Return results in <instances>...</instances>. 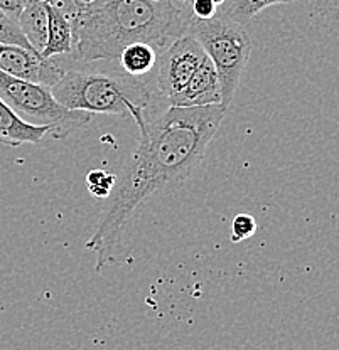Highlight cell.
I'll list each match as a JSON object with an SVG mask.
<instances>
[{
	"instance_id": "1",
	"label": "cell",
	"mask_w": 339,
	"mask_h": 350,
	"mask_svg": "<svg viewBox=\"0 0 339 350\" xmlns=\"http://www.w3.org/2000/svg\"><path fill=\"white\" fill-rule=\"evenodd\" d=\"M226 109L223 105L167 107L136 123V150L116 175L110 204L86 243V250L97 254V271L120 261L127 226L138 207L160 192L179 187L201 165Z\"/></svg>"
},
{
	"instance_id": "2",
	"label": "cell",
	"mask_w": 339,
	"mask_h": 350,
	"mask_svg": "<svg viewBox=\"0 0 339 350\" xmlns=\"http://www.w3.org/2000/svg\"><path fill=\"white\" fill-rule=\"evenodd\" d=\"M188 19L173 0H93L73 24V59L118 61L127 46L145 42L159 53L188 32Z\"/></svg>"
},
{
	"instance_id": "3",
	"label": "cell",
	"mask_w": 339,
	"mask_h": 350,
	"mask_svg": "<svg viewBox=\"0 0 339 350\" xmlns=\"http://www.w3.org/2000/svg\"><path fill=\"white\" fill-rule=\"evenodd\" d=\"M54 98L75 111L130 116L134 122L159 113L162 96L154 81H145L127 72H98L66 69L53 88Z\"/></svg>"
},
{
	"instance_id": "4",
	"label": "cell",
	"mask_w": 339,
	"mask_h": 350,
	"mask_svg": "<svg viewBox=\"0 0 339 350\" xmlns=\"http://www.w3.org/2000/svg\"><path fill=\"white\" fill-rule=\"evenodd\" d=\"M188 32L213 61L221 83V105L229 108L251 54V39L245 25L218 12L213 19H191Z\"/></svg>"
},
{
	"instance_id": "5",
	"label": "cell",
	"mask_w": 339,
	"mask_h": 350,
	"mask_svg": "<svg viewBox=\"0 0 339 350\" xmlns=\"http://www.w3.org/2000/svg\"><path fill=\"white\" fill-rule=\"evenodd\" d=\"M0 98L24 122L38 126H53L54 138H66L71 131L93 122V113L75 111L54 98L51 88L14 78L0 69Z\"/></svg>"
},
{
	"instance_id": "6",
	"label": "cell",
	"mask_w": 339,
	"mask_h": 350,
	"mask_svg": "<svg viewBox=\"0 0 339 350\" xmlns=\"http://www.w3.org/2000/svg\"><path fill=\"white\" fill-rule=\"evenodd\" d=\"M206 59L203 46L189 32L181 36L159 54L155 64V88L169 107L171 101L184 90L203 61Z\"/></svg>"
},
{
	"instance_id": "7",
	"label": "cell",
	"mask_w": 339,
	"mask_h": 350,
	"mask_svg": "<svg viewBox=\"0 0 339 350\" xmlns=\"http://www.w3.org/2000/svg\"><path fill=\"white\" fill-rule=\"evenodd\" d=\"M0 69L14 78L47 88H53L66 72V68L54 57H45L31 47L3 42H0Z\"/></svg>"
},
{
	"instance_id": "8",
	"label": "cell",
	"mask_w": 339,
	"mask_h": 350,
	"mask_svg": "<svg viewBox=\"0 0 339 350\" xmlns=\"http://www.w3.org/2000/svg\"><path fill=\"white\" fill-rule=\"evenodd\" d=\"M221 83L213 61L206 56L198 71L192 75L184 90L174 98L169 107L179 108H196V107H211V105H221Z\"/></svg>"
},
{
	"instance_id": "9",
	"label": "cell",
	"mask_w": 339,
	"mask_h": 350,
	"mask_svg": "<svg viewBox=\"0 0 339 350\" xmlns=\"http://www.w3.org/2000/svg\"><path fill=\"white\" fill-rule=\"evenodd\" d=\"M53 126H38L24 122L0 98V144L19 147L24 144H39L46 135H53Z\"/></svg>"
},
{
	"instance_id": "10",
	"label": "cell",
	"mask_w": 339,
	"mask_h": 350,
	"mask_svg": "<svg viewBox=\"0 0 339 350\" xmlns=\"http://www.w3.org/2000/svg\"><path fill=\"white\" fill-rule=\"evenodd\" d=\"M21 31L38 53H42L49 29V5L47 2H29L17 19Z\"/></svg>"
},
{
	"instance_id": "11",
	"label": "cell",
	"mask_w": 339,
	"mask_h": 350,
	"mask_svg": "<svg viewBox=\"0 0 339 350\" xmlns=\"http://www.w3.org/2000/svg\"><path fill=\"white\" fill-rule=\"evenodd\" d=\"M49 5V3H47ZM75 49V34L73 25L63 14L49 5V29H47V41L42 56L45 57H60L71 56Z\"/></svg>"
},
{
	"instance_id": "12",
	"label": "cell",
	"mask_w": 339,
	"mask_h": 350,
	"mask_svg": "<svg viewBox=\"0 0 339 350\" xmlns=\"http://www.w3.org/2000/svg\"><path fill=\"white\" fill-rule=\"evenodd\" d=\"M159 51L154 46L145 42H136L127 46L125 49L120 53L118 63L122 66V71L136 78H144V76L151 75L155 69L159 59Z\"/></svg>"
},
{
	"instance_id": "13",
	"label": "cell",
	"mask_w": 339,
	"mask_h": 350,
	"mask_svg": "<svg viewBox=\"0 0 339 350\" xmlns=\"http://www.w3.org/2000/svg\"><path fill=\"white\" fill-rule=\"evenodd\" d=\"M299 0H225L223 16L228 19L247 25L255 16L264 9L272 5H282V3H294Z\"/></svg>"
},
{
	"instance_id": "14",
	"label": "cell",
	"mask_w": 339,
	"mask_h": 350,
	"mask_svg": "<svg viewBox=\"0 0 339 350\" xmlns=\"http://www.w3.org/2000/svg\"><path fill=\"white\" fill-rule=\"evenodd\" d=\"M116 184V175L107 170H90L86 174V187L97 199H108Z\"/></svg>"
},
{
	"instance_id": "15",
	"label": "cell",
	"mask_w": 339,
	"mask_h": 350,
	"mask_svg": "<svg viewBox=\"0 0 339 350\" xmlns=\"http://www.w3.org/2000/svg\"><path fill=\"white\" fill-rule=\"evenodd\" d=\"M0 42L19 44V46L31 47V49H34V47L29 44L27 39H25L23 31H21L19 24H17L14 19H10L7 14H3L2 10H0Z\"/></svg>"
},
{
	"instance_id": "16",
	"label": "cell",
	"mask_w": 339,
	"mask_h": 350,
	"mask_svg": "<svg viewBox=\"0 0 339 350\" xmlns=\"http://www.w3.org/2000/svg\"><path fill=\"white\" fill-rule=\"evenodd\" d=\"M257 232V221L251 214H236L231 222V243H242Z\"/></svg>"
},
{
	"instance_id": "17",
	"label": "cell",
	"mask_w": 339,
	"mask_h": 350,
	"mask_svg": "<svg viewBox=\"0 0 339 350\" xmlns=\"http://www.w3.org/2000/svg\"><path fill=\"white\" fill-rule=\"evenodd\" d=\"M312 14L327 22H339V0H309Z\"/></svg>"
},
{
	"instance_id": "18",
	"label": "cell",
	"mask_w": 339,
	"mask_h": 350,
	"mask_svg": "<svg viewBox=\"0 0 339 350\" xmlns=\"http://www.w3.org/2000/svg\"><path fill=\"white\" fill-rule=\"evenodd\" d=\"M218 7L220 5H216L213 0H192L191 19H198V21L213 19V17L218 14Z\"/></svg>"
},
{
	"instance_id": "19",
	"label": "cell",
	"mask_w": 339,
	"mask_h": 350,
	"mask_svg": "<svg viewBox=\"0 0 339 350\" xmlns=\"http://www.w3.org/2000/svg\"><path fill=\"white\" fill-rule=\"evenodd\" d=\"M25 5H27L25 0H0V10L16 22L19 19L21 12H23Z\"/></svg>"
},
{
	"instance_id": "20",
	"label": "cell",
	"mask_w": 339,
	"mask_h": 350,
	"mask_svg": "<svg viewBox=\"0 0 339 350\" xmlns=\"http://www.w3.org/2000/svg\"><path fill=\"white\" fill-rule=\"evenodd\" d=\"M173 2H174V5H176L177 9L181 10L182 16L188 19V22L191 21V3H192V0H173Z\"/></svg>"
},
{
	"instance_id": "21",
	"label": "cell",
	"mask_w": 339,
	"mask_h": 350,
	"mask_svg": "<svg viewBox=\"0 0 339 350\" xmlns=\"http://www.w3.org/2000/svg\"><path fill=\"white\" fill-rule=\"evenodd\" d=\"M213 2L216 3V5H223V3H225V0H213Z\"/></svg>"
},
{
	"instance_id": "22",
	"label": "cell",
	"mask_w": 339,
	"mask_h": 350,
	"mask_svg": "<svg viewBox=\"0 0 339 350\" xmlns=\"http://www.w3.org/2000/svg\"><path fill=\"white\" fill-rule=\"evenodd\" d=\"M25 2H49V0H25Z\"/></svg>"
},
{
	"instance_id": "23",
	"label": "cell",
	"mask_w": 339,
	"mask_h": 350,
	"mask_svg": "<svg viewBox=\"0 0 339 350\" xmlns=\"http://www.w3.org/2000/svg\"><path fill=\"white\" fill-rule=\"evenodd\" d=\"M79 2H83V3H90V2H93V0H79Z\"/></svg>"
}]
</instances>
